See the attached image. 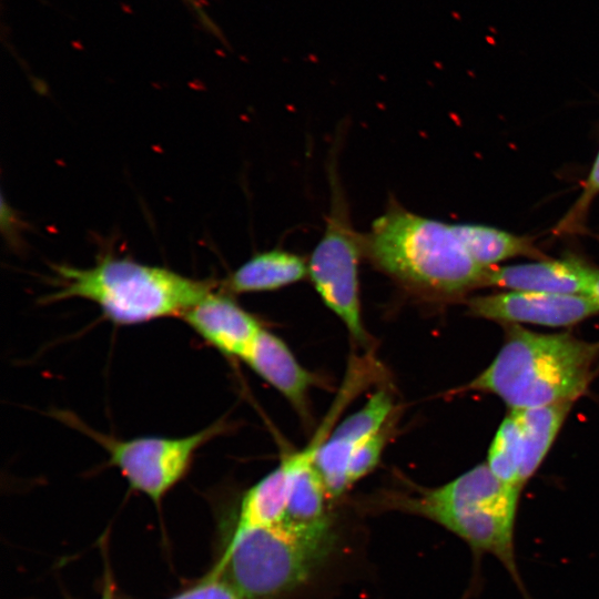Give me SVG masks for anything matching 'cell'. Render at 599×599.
<instances>
[{
	"label": "cell",
	"mask_w": 599,
	"mask_h": 599,
	"mask_svg": "<svg viewBox=\"0 0 599 599\" xmlns=\"http://www.w3.org/2000/svg\"><path fill=\"white\" fill-rule=\"evenodd\" d=\"M520 491L499 480L487 464H480L441 486L414 485L405 491H385L368 504L377 510H397L426 518L461 539L471 551L477 580L483 557H495L524 599H531L516 558Z\"/></svg>",
	"instance_id": "cell-1"
},
{
	"label": "cell",
	"mask_w": 599,
	"mask_h": 599,
	"mask_svg": "<svg viewBox=\"0 0 599 599\" xmlns=\"http://www.w3.org/2000/svg\"><path fill=\"white\" fill-rule=\"evenodd\" d=\"M375 268L424 298L460 297L484 287L487 268L470 256L454 224L419 215L392 199L363 234Z\"/></svg>",
	"instance_id": "cell-2"
},
{
	"label": "cell",
	"mask_w": 599,
	"mask_h": 599,
	"mask_svg": "<svg viewBox=\"0 0 599 599\" xmlns=\"http://www.w3.org/2000/svg\"><path fill=\"white\" fill-rule=\"evenodd\" d=\"M598 358L599 342L508 325L497 356L459 390L494 394L511 409L573 403L588 388Z\"/></svg>",
	"instance_id": "cell-3"
},
{
	"label": "cell",
	"mask_w": 599,
	"mask_h": 599,
	"mask_svg": "<svg viewBox=\"0 0 599 599\" xmlns=\"http://www.w3.org/2000/svg\"><path fill=\"white\" fill-rule=\"evenodd\" d=\"M57 290L44 302L83 298L116 325L180 316L215 290L213 281L128 258L105 256L88 268L53 265Z\"/></svg>",
	"instance_id": "cell-4"
},
{
	"label": "cell",
	"mask_w": 599,
	"mask_h": 599,
	"mask_svg": "<svg viewBox=\"0 0 599 599\" xmlns=\"http://www.w3.org/2000/svg\"><path fill=\"white\" fill-rule=\"evenodd\" d=\"M331 204L324 233L307 262L308 275L324 304L361 346L369 345L359 301L358 264L363 234L352 225L347 201L334 169L329 171Z\"/></svg>",
	"instance_id": "cell-5"
},
{
	"label": "cell",
	"mask_w": 599,
	"mask_h": 599,
	"mask_svg": "<svg viewBox=\"0 0 599 599\" xmlns=\"http://www.w3.org/2000/svg\"><path fill=\"white\" fill-rule=\"evenodd\" d=\"M68 420L77 424V428L105 449L109 465L121 473L132 490L145 495L155 504L185 477L197 450L225 429L222 420L183 437L120 439L89 429L71 417Z\"/></svg>",
	"instance_id": "cell-6"
},
{
	"label": "cell",
	"mask_w": 599,
	"mask_h": 599,
	"mask_svg": "<svg viewBox=\"0 0 599 599\" xmlns=\"http://www.w3.org/2000/svg\"><path fill=\"white\" fill-rule=\"evenodd\" d=\"M466 303L473 315L509 325L561 327L599 314V303L582 294L510 291L475 296Z\"/></svg>",
	"instance_id": "cell-7"
},
{
	"label": "cell",
	"mask_w": 599,
	"mask_h": 599,
	"mask_svg": "<svg viewBox=\"0 0 599 599\" xmlns=\"http://www.w3.org/2000/svg\"><path fill=\"white\" fill-rule=\"evenodd\" d=\"M393 409L390 393L380 388L321 443L314 465L332 499L338 498L351 487L348 467L354 450L387 424Z\"/></svg>",
	"instance_id": "cell-8"
},
{
	"label": "cell",
	"mask_w": 599,
	"mask_h": 599,
	"mask_svg": "<svg viewBox=\"0 0 599 599\" xmlns=\"http://www.w3.org/2000/svg\"><path fill=\"white\" fill-rule=\"evenodd\" d=\"M181 317L216 351L242 361L263 328L225 291H212Z\"/></svg>",
	"instance_id": "cell-9"
},
{
	"label": "cell",
	"mask_w": 599,
	"mask_h": 599,
	"mask_svg": "<svg viewBox=\"0 0 599 599\" xmlns=\"http://www.w3.org/2000/svg\"><path fill=\"white\" fill-rule=\"evenodd\" d=\"M593 270L573 258H540L524 264L496 265L487 268L484 286L521 292L587 295Z\"/></svg>",
	"instance_id": "cell-10"
},
{
	"label": "cell",
	"mask_w": 599,
	"mask_h": 599,
	"mask_svg": "<svg viewBox=\"0 0 599 599\" xmlns=\"http://www.w3.org/2000/svg\"><path fill=\"white\" fill-rule=\"evenodd\" d=\"M251 369L281 393L302 415L316 378L295 358L287 345L264 327L243 359Z\"/></svg>",
	"instance_id": "cell-11"
},
{
	"label": "cell",
	"mask_w": 599,
	"mask_h": 599,
	"mask_svg": "<svg viewBox=\"0 0 599 599\" xmlns=\"http://www.w3.org/2000/svg\"><path fill=\"white\" fill-rule=\"evenodd\" d=\"M308 275L307 262L294 252L272 248L254 254L224 282L229 294L280 290Z\"/></svg>",
	"instance_id": "cell-12"
},
{
	"label": "cell",
	"mask_w": 599,
	"mask_h": 599,
	"mask_svg": "<svg viewBox=\"0 0 599 599\" xmlns=\"http://www.w3.org/2000/svg\"><path fill=\"white\" fill-rule=\"evenodd\" d=\"M572 404V402H564L511 409L510 413L516 419L520 435L522 453L520 481L522 486L541 465Z\"/></svg>",
	"instance_id": "cell-13"
},
{
	"label": "cell",
	"mask_w": 599,
	"mask_h": 599,
	"mask_svg": "<svg viewBox=\"0 0 599 599\" xmlns=\"http://www.w3.org/2000/svg\"><path fill=\"white\" fill-rule=\"evenodd\" d=\"M454 225L473 260L484 268L516 256L545 257L527 236L480 224Z\"/></svg>",
	"instance_id": "cell-14"
},
{
	"label": "cell",
	"mask_w": 599,
	"mask_h": 599,
	"mask_svg": "<svg viewBox=\"0 0 599 599\" xmlns=\"http://www.w3.org/2000/svg\"><path fill=\"white\" fill-rule=\"evenodd\" d=\"M521 443L518 425L510 413L499 425L488 450L487 466L502 483L522 489L520 481Z\"/></svg>",
	"instance_id": "cell-15"
},
{
	"label": "cell",
	"mask_w": 599,
	"mask_h": 599,
	"mask_svg": "<svg viewBox=\"0 0 599 599\" xmlns=\"http://www.w3.org/2000/svg\"><path fill=\"white\" fill-rule=\"evenodd\" d=\"M599 194V151L585 181L581 193L555 227L556 234H575L583 231L591 202Z\"/></svg>",
	"instance_id": "cell-16"
},
{
	"label": "cell",
	"mask_w": 599,
	"mask_h": 599,
	"mask_svg": "<svg viewBox=\"0 0 599 599\" xmlns=\"http://www.w3.org/2000/svg\"><path fill=\"white\" fill-rule=\"evenodd\" d=\"M392 420L362 443L353 453L348 467V483L352 486L378 465L392 430Z\"/></svg>",
	"instance_id": "cell-17"
},
{
	"label": "cell",
	"mask_w": 599,
	"mask_h": 599,
	"mask_svg": "<svg viewBox=\"0 0 599 599\" xmlns=\"http://www.w3.org/2000/svg\"><path fill=\"white\" fill-rule=\"evenodd\" d=\"M169 599H243V597L220 570L212 567L201 579Z\"/></svg>",
	"instance_id": "cell-18"
},
{
	"label": "cell",
	"mask_w": 599,
	"mask_h": 599,
	"mask_svg": "<svg viewBox=\"0 0 599 599\" xmlns=\"http://www.w3.org/2000/svg\"><path fill=\"white\" fill-rule=\"evenodd\" d=\"M587 295L599 303V270H593Z\"/></svg>",
	"instance_id": "cell-19"
},
{
	"label": "cell",
	"mask_w": 599,
	"mask_h": 599,
	"mask_svg": "<svg viewBox=\"0 0 599 599\" xmlns=\"http://www.w3.org/2000/svg\"><path fill=\"white\" fill-rule=\"evenodd\" d=\"M71 599V598H68ZM101 599H115L114 587L110 581L109 573L106 575V580L104 581L103 591Z\"/></svg>",
	"instance_id": "cell-20"
},
{
	"label": "cell",
	"mask_w": 599,
	"mask_h": 599,
	"mask_svg": "<svg viewBox=\"0 0 599 599\" xmlns=\"http://www.w3.org/2000/svg\"><path fill=\"white\" fill-rule=\"evenodd\" d=\"M184 1L187 2L194 10L197 11L199 16L202 18V20L205 22L206 26L212 28V22L209 19H206L205 14L201 10V7L196 2V0H184Z\"/></svg>",
	"instance_id": "cell-21"
}]
</instances>
